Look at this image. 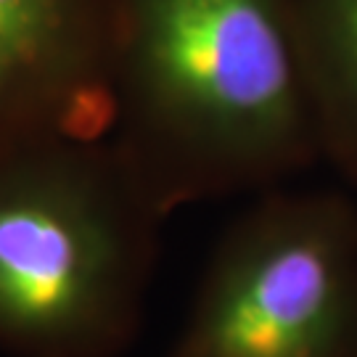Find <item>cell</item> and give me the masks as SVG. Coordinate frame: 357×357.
<instances>
[{"instance_id":"6da1fadb","label":"cell","mask_w":357,"mask_h":357,"mask_svg":"<svg viewBox=\"0 0 357 357\" xmlns=\"http://www.w3.org/2000/svg\"><path fill=\"white\" fill-rule=\"evenodd\" d=\"M109 138L169 215L320 159L289 0H114Z\"/></svg>"},{"instance_id":"7a4b0ae2","label":"cell","mask_w":357,"mask_h":357,"mask_svg":"<svg viewBox=\"0 0 357 357\" xmlns=\"http://www.w3.org/2000/svg\"><path fill=\"white\" fill-rule=\"evenodd\" d=\"M165 217L109 135L0 153V349L122 355L141 331Z\"/></svg>"},{"instance_id":"3957f363","label":"cell","mask_w":357,"mask_h":357,"mask_svg":"<svg viewBox=\"0 0 357 357\" xmlns=\"http://www.w3.org/2000/svg\"><path fill=\"white\" fill-rule=\"evenodd\" d=\"M357 209L273 193L220 238L172 357H355Z\"/></svg>"},{"instance_id":"277c9868","label":"cell","mask_w":357,"mask_h":357,"mask_svg":"<svg viewBox=\"0 0 357 357\" xmlns=\"http://www.w3.org/2000/svg\"><path fill=\"white\" fill-rule=\"evenodd\" d=\"M114 0H0V153L112 130Z\"/></svg>"},{"instance_id":"5b68a950","label":"cell","mask_w":357,"mask_h":357,"mask_svg":"<svg viewBox=\"0 0 357 357\" xmlns=\"http://www.w3.org/2000/svg\"><path fill=\"white\" fill-rule=\"evenodd\" d=\"M320 156L357 180V0H289Z\"/></svg>"},{"instance_id":"8992f818","label":"cell","mask_w":357,"mask_h":357,"mask_svg":"<svg viewBox=\"0 0 357 357\" xmlns=\"http://www.w3.org/2000/svg\"><path fill=\"white\" fill-rule=\"evenodd\" d=\"M355 357H357V355H355Z\"/></svg>"}]
</instances>
